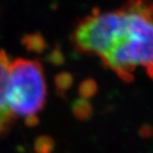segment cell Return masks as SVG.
<instances>
[{
	"instance_id": "obj_1",
	"label": "cell",
	"mask_w": 153,
	"mask_h": 153,
	"mask_svg": "<svg viewBox=\"0 0 153 153\" xmlns=\"http://www.w3.org/2000/svg\"><path fill=\"white\" fill-rule=\"evenodd\" d=\"M72 41L121 81H133L138 69L153 81V0H127L114 10L94 9L75 27Z\"/></svg>"
},
{
	"instance_id": "obj_2",
	"label": "cell",
	"mask_w": 153,
	"mask_h": 153,
	"mask_svg": "<svg viewBox=\"0 0 153 153\" xmlns=\"http://www.w3.org/2000/svg\"><path fill=\"white\" fill-rule=\"evenodd\" d=\"M47 85L42 65L37 61L19 59L10 63L6 102L12 116L25 117L27 123L38 122L37 115L46 103Z\"/></svg>"
},
{
	"instance_id": "obj_3",
	"label": "cell",
	"mask_w": 153,
	"mask_h": 153,
	"mask_svg": "<svg viewBox=\"0 0 153 153\" xmlns=\"http://www.w3.org/2000/svg\"><path fill=\"white\" fill-rule=\"evenodd\" d=\"M9 67V57L5 51L0 50V136L8 129L14 119L6 102V88L8 82Z\"/></svg>"
},
{
	"instance_id": "obj_4",
	"label": "cell",
	"mask_w": 153,
	"mask_h": 153,
	"mask_svg": "<svg viewBox=\"0 0 153 153\" xmlns=\"http://www.w3.org/2000/svg\"><path fill=\"white\" fill-rule=\"evenodd\" d=\"M54 148V142L49 137H41L36 141L35 149L37 153H52Z\"/></svg>"
}]
</instances>
